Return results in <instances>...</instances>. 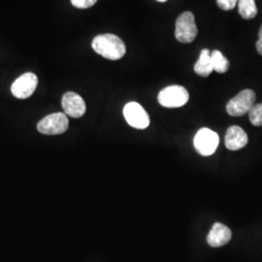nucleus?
Segmentation results:
<instances>
[{"label": "nucleus", "mask_w": 262, "mask_h": 262, "mask_svg": "<svg viewBox=\"0 0 262 262\" xmlns=\"http://www.w3.org/2000/svg\"><path fill=\"white\" fill-rule=\"evenodd\" d=\"M92 47L98 55L110 60L121 59L126 53V47L122 39L111 33L94 37Z\"/></svg>", "instance_id": "nucleus-1"}, {"label": "nucleus", "mask_w": 262, "mask_h": 262, "mask_svg": "<svg viewBox=\"0 0 262 262\" xmlns=\"http://www.w3.org/2000/svg\"><path fill=\"white\" fill-rule=\"evenodd\" d=\"M158 99L163 107L179 108L187 103L189 94L182 85H169L159 92Z\"/></svg>", "instance_id": "nucleus-2"}, {"label": "nucleus", "mask_w": 262, "mask_h": 262, "mask_svg": "<svg viewBox=\"0 0 262 262\" xmlns=\"http://www.w3.org/2000/svg\"><path fill=\"white\" fill-rule=\"evenodd\" d=\"M196 24L191 12H184L176 20L175 36L181 43H191L197 36Z\"/></svg>", "instance_id": "nucleus-3"}, {"label": "nucleus", "mask_w": 262, "mask_h": 262, "mask_svg": "<svg viewBox=\"0 0 262 262\" xmlns=\"http://www.w3.org/2000/svg\"><path fill=\"white\" fill-rule=\"evenodd\" d=\"M69 126L67 115L64 113H55L43 118L38 122L37 129L45 135H59L64 133Z\"/></svg>", "instance_id": "nucleus-4"}, {"label": "nucleus", "mask_w": 262, "mask_h": 262, "mask_svg": "<svg viewBox=\"0 0 262 262\" xmlns=\"http://www.w3.org/2000/svg\"><path fill=\"white\" fill-rule=\"evenodd\" d=\"M254 104L255 93L252 90H244L227 103L226 111L230 116L240 117L250 112Z\"/></svg>", "instance_id": "nucleus-5"}, {"label": "nucleus", "mask_w": 262, "mask_h": 262, "mask_svg": "<svg viewBox=\"0 0 262 262\" xmlns=\"http://www.w3.org/2000/svg\"><path fill=\"white\" fill-rule=\"evenodd\" d=\"M220 144V137L215 131L209 128H201L194 137V147L197 151L204 157H209L215 152Z\"/></svg>", "instance_id": "nucleus-6"}, {"label": "nucleus", "mask_w": 262, "mask_h": 262, "mask_svg": "<svg viewBox=\"0 0 262 262\" xmlns=\"http://www.w3.org/2000/svg\"><path fill=\"white\" fill-rule=\"evenodd\" d=\"M123 116L127 123L137 129H145L150 125V117L137 102H129L123 108Z\"/></svg>", "instance_id": "nucleus-7"}, {"label": "nucleus", "mask_w": 262, "mask_h": 262, "mask_svg": "<svg viewBox=\"0 0 262 262\" xmlns=\"http://www.w3.org/2000/svg\"><path fill=\"white\" fill-rule=\"evenodd\" d=\"M37 84V76L34 73L28 72L19 76V78L12 84L11 92L15 97L19 99H26L30 97L35 92Z\"/></svg>", "instance_id": "nucleus-8"}, {"label": "nucleus", "mask_w": 262, "mask_h": 262, "mask_svg": "<svg viewBox=\"0 0 262 262\" xmlns=\"http://www.w3.org/2000/svg\"><path fill=\"white\" fill-rule=\"evenodd\" d=\"M61 105L64 114L75 119L83 117L86 111V106L82 96L72 92H68L63 95Z\"/></svg>", "instance_id": "nucleus-9"}, {"label": "nucleus", "mask_w": 262, "mask_h": 262, "mask_svg": "<svg viewBox=\"0 0 262 262\" xmlns=\"http://www.w3.org/2000/svg\"><path fill=\"white\" fill-rule=\"evenodd\" d=\"M248 135L243 128L237 125L230 126L225 134V147L230 150L243 149L248 144Z\"/></svg>", "instance_id": "nucleus-10"}, {"label": "nucleus", "mask_w": 262, "mask_h": 262, "mask_svg": "<svg viewBox=\"0 0 262 262\" xmlns=\"http://www.w3.org/2000/svg\"><path fill=\"white\" fill-rule=\"evenodd\" d=\"M231 237L232 232L226 225L216 223L207 236V242L211 247L217 248L228 243Z\"/></svg>", "instance_id": "nucleus-11"}, {"label": "nucleus", "mask_w": 262, "mask_h": 262, "mask_svg": "<svg viewBox=\"0 0 262 262\" xmlns=\"http://www.w3.org/2000/svg\"><path fill=\"white\" fill-rule=\"evenodd\" d=\"M213 66L211 61V52L208 49H203L199 58L194 64V72L201 77H208L213 72Z\"/></svg>", "instance_id": "nucleus-12"}, {"label": "nucleus", "mask_w": 262, "mask_h": 262, "mask_svg": "<svg viewBox=\"0 0 262 262\" xmlns=\"http://www.w3.org/2000/svg\"><path fill=\"white\" fill-rule=\"evenodd\" d=\"M211 61L213 70L215 72L221 74L227 72L229 68V61L219 50H214L211 52Z\"/></svg>", "instance_id": "nucleus-13"}, {"label": "nucleus", "mask_w": 262, "mask_h": 262, "mask_svg": "<svg viewBox=\"0 0 262 262\" xmlns=\"http://www.w3.org/2000/svg\"><path fill=\"white\" fill-rule=\"evenodd\" d=\"M238 9L244 19H252L257 15V7L254 0H239Z\"/></svg>", "instance_id": "nucleus-14"}, {"label": "nucleus", "mask_w": 262, "mask_h": 262, "mask_svg": "<svg viewBox=\"0 0 262 262\" xmlns=\"http://www.w3.org/2000/svg\"><path fill=\"white\" fill-rule=\"evenodd\" d=\"M249 119L254 126H262V103L253 105L249 112Z\"/></svg>", "instance_id": "nucleus-15"}, {"label": "nucleus", "mask_w": 262, "mask_h": 262, "mask_svg": "<svg viewBox=\"0 0 262 262\" xmlns=\"http://www.w3.org/2000/svg\"><path fill=\"white\" fill-rule=\"evenodd\" d=\"M97 2V0H71L72 5L79 9H88Z\"/></svg>", "instance_id": "nucleus-16"}, {"label": "nucleus", "mask_w": 262, "mask_h": 262, "mask_svg": "<svg viewBox=\"0 0 262 262\" xmlns=\"http://www.w3.org/2000/svg\"><path fill=\"white\" fill-rule=\"evenodd\" d=\"M238 1L239 0H216V4L221 9L229 11L234 9Z\"/></svg>", "instance_id": "nucleus-17"}, {"label": "nucleus", "mask_w": 262, "mask_h": 262, "mask_svg": "<svg viewBox=\"0 0 262 262\" xmlns=\"http://www.w3.org/2000/svg\"><path fill=\"white\" fill-rule=\"evenodd\" d=\"M255 46H256V50H257L258 54H260L262 56V26L259 29V32H258V40H257Z\"/></svg>", "instance_id": "nucleus-18"}, {"label": "nucleus", "mask_w": 262, "mask_h": 262, "mask_svg": "<svg viewBox=\"0 0 262 262\" xmlns=\"http://www.w3.org/2000/svg\"><path fill=\"white\" fill-rule=\"evenodd\" d=\"M159 2H165V1H167V0H158Z\"/></svg>", "instance_id": "nucleus-19"}]
</instances>
